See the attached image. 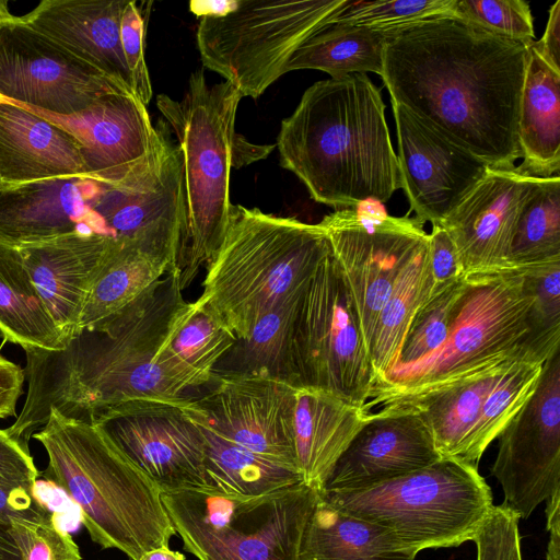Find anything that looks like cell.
Wrapping results in <instances>:
<instances>
[{
  "mask_svg": "<svg viewBox=\"0 0 560 560\" xmlns=\"http://www.w3.org/2000/svg\"><path fill=\"white\" fill-rule=\"evenodd\" d=\"M381 75L390 101L490 168L521 158L518 117L530 44L455 15L386 32Z\"/></svg>",
  "mask_w": 560,
  "mask_h": 560,
  "instance_id": "cell-1",
  "label": "cell"
},
{
  "mask_svg": "<svg viewBox=\"0 0 560 560\" xmlns=\"http://www.w3.org/2000/svg\"><path fill=\"white\" fill-rule=\"evenodd\" d=\"M184 302L175 269L112 317L66 337L61 349H25L27 396L7 433L28 446L51 409L89 421L131 400L192 397L160 360L170 320Z\"/></svg>",
  "mask_w": 560,
  "mask_h": 560,
  "instance_id": "cell-2",
  "label": "cell"
},
{
  "mask_svg": "<svg viewBox=\"0 0 560 560\" xmlns=\"http://www.w3.org/2000/svg\"><path fill=\"white\" fill-rule=\"evenodd\" d=\"M276 147L311 197L337 210L386 202L401 188L381 90L364 73L311 85L282 120Z\"/></svg>",
  "mask_w": 560,
  "mask_h": 560,
  "instance_id": "cell-3",
  "label": "cell"
},
{
  "mask_svg": "<svg viewBox=\"0 0 560 560\" xmlns=\"http://www.w3.org/2000/svg\"><path fill=\"white\" fill-rule=\"evenodd\" d=\"M32 438L48 457L44 477L75 502L93 542L131 560L170 546L176 533L162 491L96 423L51 409Z\"/></svg>",
  "mask_w": 560,
  "mask_h": 560,
  "instance_id": "cell-4",
  "label": "cell"
},
{
  "mask_svg": "<svg viewBox=\"0 0 560 560\" xmlns=\"http://www.w3.org/2000/svg\"><path fill=\"white\" fill-rule=\"evenodd\" d=\"M465 276V290L443 345L424 360L376 383L364 408L381 398L506 360L542 364L560 349V329L550 327L538 313L524 270Z\"/></svg>",
  "mask_w": 560,
  "mask_h": 560,
  "instance_id": "cell-5",
  "label": "cell"
},
{
  "mask_svg": "<svg viewBox=\"0 0 560 560\" xmlns=\"http://www.w3.org/2000/svg\"><path fill=\"white\" fill-rule=\"evenodd\" d=\"M330 247L318 223L233 205L198 300L244 338L264 314L306 288Z\"/></svg>",
  "mask_w": 560,
  "mask_h": 560,
  "instance_id": "cell-6",
  "label": "cell"
},
{
  "mask_svg": "<svg viewBox=\"0 0 560 560\" xmlns=\"http://www.w3.org/2000/svg\"><path fill=\"white\" fill-rule=\"evenodd\" d=\"M242 98L228 81L209 84L202 68L190 74L180 101L156 96L180 153L184 217L177 268L183 291L212 259L229 229L235 117Z\"/></svg>",
  "mask_w": 560,
  "mask_h": 560,
  "instance_id": "cell-7",
  "label": "cell"
},
{
  "mask_svg": "<svg viewBox=\"0 0 560 560\" xmlns=\"http://www.w3.org/2000/svg\"><path fill=\"white\" fill-rule=\"evenodd\" d=\"M330 505L377 524L416 552L472 540L493 505L478 467L442 457L387 482L350 492H318Z\"/></svg>",
  "mask_w": 560,
  "mask_h": 560,
  "instance_id": "cell-8",
  "label": "cell"
},
{
  "mask_svg": "<svg viewBox=\"0 0 560 560\" xmlns=\"http://www.w3.org/2000/svg\"><path fill=\"white\" fill-rule=\"evenodd\" d=\"M318 491L305 483L260 497L213 489L162 493L184 549L198 560H300Z\"/></svg>",
  "mask_w": 560,
  "mask_h": 560,
  "instance_id": "cell-9",
  "label": "cell"
},
{
  "mask_svg": "<svg viewBox=\"0 0 560 560\" xmlns=\"http://www.w3.org/2000/svg\"><path fill=\"white\" fill-rule=\"evenodd\" d=\"M348 0H240L211 2L197 13V47L205 68L240 94L258 98L287 73L296 49L328 24Z\"/></svg>",
  "mask_w": 560,
  "mask_h": 560,
  "instance_id": "cell-10",
  "label": "cell"
},
{
  "mask_svg": "<svg viewBox=\"0 0 560 560\" xmlns=\"http://www.w3.org/2000/svg\"><path fill=\"white\" fill-rule=\"evenodd\" d=\"M541 363L506 360L430 387L387 396L366 407L405 408L429 429L441 457L475 467L529 398Z\"/></svg>",
  "mask_w": 560,
  "mask_h": 560,
  "instance_id": "cell-11",
  "label": "cell"
},
{
  "mask_svg": "<svg viewBox=\"0 0 560 560\" xmlns=\"http://www.w3.org/2000/svg\"><path fill=\"white\" fill-rule=\"evenodd\" d=\"M294 355L299 386L324 389L364 408L374 384L373 369L354 303L331 247L303 293Z\"/></svg>",
  "mask_w": 560,
  "mask_h": 560,
  "instance_id": "cell-12",
  "label": "cell"
},
{
  "mask_svg": "<svg viewBox=\"0 0 560 560\" xmlns=\"http://www.w3.org/2000/svg\"><path fill=\"white\" fill-rule=\"evenodd\" d=\"M318 224L329 238L370 352L377 319L399 272L428 242L424 223L410 213L392 217L350 208L325 215Z\"/></svg>",
  "mask_w": 560,
  "mask_h": 560,
  "instance_id": "cell-13",
  "label": "cell"
},
{
  "mask_svg": "<svg viewBox=\"0 0 560 560\" xmlns=\"http://www.w3.org/2000/svg\"><path fill=\"white\" fill-rule=\"evenodd\" d=\"M188 398L131 400L98 411L89 422L162 493L210 489L205 440L185 410Z\"/></svg>",
  "mask_w": 560,
  "mask_h": 560,
  "instance_id": "cell-14",
  "label": "cell"
},
{
  "mask_svg": "<svg viewBox=\"0 0 560 560\" xmlns=\"http://www.w3.org/2000/svg\"><path fill=\"white\" fill-rule=\"evenodd\" d=\"M491 475L503 505L520 518L560 491V349L541 366L535 390L506 423Z\"/></svg>",
  "mask_w": 560,
  "mask_h": 560,
  "instance_id": "cell-15",
  "label": "cell"
},
{
  "mask_svg": "<svg viewBox=\"0 0 560 560\" xmlns=\"http://www.w3.org/2000/svg\"><path fill=\"white\" fill-rule=\"evenodd\" d=\"M120 91L129 92L21 16L13 15L0 26V96L52 114L73 115Z\"/></svg>",
  "mask_w": 560,
  "mask_h": 560,
  "instance_id": "cell-16",
  "label": "cell"
},
{
  "mask_svg": "<svg viewBox=\"0 0 560 560\" xmlns=\"http://www.w3.org/2000/svg\"><path fill=\"white\" fill-rule=\"evenodd\" d=\"M18 104L66 130L79 147L85 175L100 184H117L145 168L168 142L152 125L147 106L126 91L104 95L73 115Z\"/></svg>",
  "mask_w": 560,
  "mask_h": 560,
  "instance_id": "cell-17",
  "label": "cell"
},
{
  "mask_svg": "<svg viewBox=\"0 0 560 560\" xmlns=\"http://www.w3.org/2000/svg\"><path fill=\"white\" fill-rule=\"evenodd\" d=\"M401 188L415 218L438 225L490 168L392 102Z\"/></svg>",
  "mask_w": 560,
  "mask_h": 560,
  "instance_id": "cell-18",
  "label": "cell"
},
{
  "mask_svg": "<svg viewBox=\"0 0 560 560\" xmlns=\"http://www.w3.org/2000/svg\"><path fill=\"white\" fill-rule=\"evenodd\" d=\"M205 388L196 399L219 433L261 457L299 469L293 436L296 386L268 377L213 376Z\"/></svg>",
  "mask_w": 560,
  "mask_h": 560,
  "instance_id": "cell-19",
  "label": "cell"
},
{
  "mask_svg": "<svg viewBox=\"0 0 560 560\" xmlns=\"http://www.w3.org/2000/svg\"><path fill=\"white\" fill-rule=\"evenodd\" d=\"M433 438L411 410L381 407L340 455L318 492L368 489L428 467L439 459Z\"/></svg>",
  "mask_w": 560,
  "mask_h": 560,
  "instance_id": "cell-20",
  "label": "cell"
},
{
  "mask_svg": "<svg viewBox=\"0 0 560 560\" xmlns=\"http://www.w3.org/2000/svg\"><path fill=\"white\" fill-rule=\"evenodd\" d=\"M92 209L113 237L147 240L178 252L184 205L177 145L168 140L145 168L120 183L100 184Z\"/></svg>",
  "mask_w": 560,
  "mask_h": 560,
  "instance_id": "cell-21",
  "label": "cell"
},
{
  "mask_svg": "<svg viewBox=\"0 0 560 560\" xmlns=\"http://www.w3.org/2000/svg\"><path fill=\"white\" fill-rule=\"evenodd\" d=\"M540 178L489 168L441 221L465 275L510 268L508 256L524 202Z\"/></svg>",
  "mask_w": 560,
  "mask_h": 560,
  "instance_id": "cell-22",
  "label": "cell"
},
{
  "mask_svg": "<svg viewBox=\"0 0 560 560\" xmlns=\"http://www.w3.org/2000/svg\"><path fill=\"white\" fill-rule=\"evenodd\" d=\"M100 183L60 176L0 190V241L12 245L81 231L108 235L92 203Z\"/></svg>",
  "mask_w": 560,
  "mask_h": 560,
  "instance_id": "cell-23",
  "label": "cell"
},
{
  "mask_svg": "<svg viewBox=\"0 0 560 560\" xmlns=\"http://www.w3.org/2000/svg\"><path fill=\"white\" fill-rule=\"evenodd\" d=\"M113 236L72 232L15 245L57 327L74 332L84 299Z\"/></svg>",
  "mask_w": 560,
  "mask_h": 560,
  "instance_id": "cell-24",
  "label": "cell"
},
{
  "mask_svg": "<svg viewBox=\"0 0 560 560\" xmlns=\"http://www.w3.org/2000/svg\"><path fill=\"white\" fill-rule=\"evenodd\" d=\"M126 3L127 0H44L21 19L135 94L120 37Z\"/></svg>",
  "mask_w": 560,
  "mask_h": 560,
  "instance_id": "cell-25",
  "label": "cell"
},
{
  "mask_svg": "<svg viewBox=\"0 0 560 560\" xmlns=\"http://www.w3.org/2000/svg\"><path fill=\"white\" fill-rule=\"evenodd\" d=\"M85 176L79 147L62 128L0 96V178L4 186Z\"/></svg>",
  "mask_w": 560,
  "mask_h": 560,
  "instance_id": "cell-26",
  "label": "cell"
},
{
  "mask_svg": "<svg viewBox=\"0 0 560 560\" xmlns=\"http://www.w3.org/2000/svg\"><path fill=\"white\" fill-rule=\"evenodd\" d=\"M369 411L314 387L295 388L293 436L303 483L319 491Z\"/></svg>",
  "mask_w": 560,
  "mask_h": 560,
  "instance_id": "cell-27",
  "label": "cell"
},
{
  "mask_svg": "<svg viewBox=\"0 0 560 560\" xmlns=\"http://www.w3.org/2000/svg\"><path fill=\"white\" fill-rule=\"evenodd\" d=\"M177 255V249L167 245L113 237L86 293L74 331L92 327L127 307L167 272L178 269Z\"/></svg>",
  "mask_w": 560,
  "mask_h": 560,
  "instance_id": "cell-28",
  "label": "cell"
},
{
  "mask_svg": "<svg viewBox=\"0 0 560 560\" xmlns=\"http://www.w3.org/2000/svg\"><path fill=\"white\" fill-rule=\"evenodd\" d=\"M518 143L523 162L518 174L548 178L560 171V72L534 49L528 51L523 84Z\"/></svg>",
  "mask_w": 560,
  "mask_h": 560,
  "instance_id": "cell-29",
  "label": "cell"
},
{
  "mask_svg": "<svg viewBox=\"0 0 560 560\" xmlns=\"http://www.w3.org/2000/svg\"><path fill=\"white\" fill-rule=\"evenodd\" d=\"M235 335L202 302H184L170 320L160 349L166 372L186 390L207 387Z\"/></svg>",
  "mask_w": 560,
  "mask_h": 560,
  "instance_id": "cell-30",
  "label": "cell"
},
{
  "mask_svg": "<svg viewBox=\"0 0 560 560\" xmlns=\"http://www.w3.org/2000/svg\"><path fill=\"white\" fill-rule=\"evenodd\" d=\"M185 410L205 440L210 489L226 495L260 497L303 482L299 469L261 457L219 433L195 396L186 400Z\"/></svg>",
  "mask_w": 560,
  "mask_h": 560,
  "instance_id": "cell-31",
  "label": "cell"
},
{
  "mask_svg": "<svg viewBox=\"0 0 560 560\" xmlns=\"http://www.w3.org/2000/svg\"><path fill=\"white\" fill-rule=\"evenodd\" d=\"M417 553L384 527L343 512L318 494L300 560H415Z\"/></svg>",
  "mask_w": 560,
  "mask_h": 560,
  "instance_id": "cell-32",
  "label": "cell"
},
{
  "mask_svg": "<svg viewBox=\"0 0 560 560\" xmlns=\"http://www.w3.org/2000/svg\"><path fill=\"white\" fill-rule=\"evenodd\" d=\"M304 291L279 303L259 318L247 336L236 338L215 364L213 376L268 377L299 387L294 332Z\"/></svg>",
  "mask_w": 560,
  "mask_h": 560,
  "instance_id": "cell-33",
  "label": "cell"
},
{
  "mask_svg": "<svg viewBox=\"0 0 560 560\" xmlns=\"http://www.w3.org/2000/svg\"><path fill=\"white\" fill-rule=\"evenodd\" d=\"M0 332L24 350H59L65 337L48 313L15 245L0 241Z\"/></svg>",
  "mask_w": 560,
  "mask_h": 560,
  "instance_id": "cell-34",
  "label": "cell"
},
{
  "mask_svg": "<svg viewBox=\"0 0 560 560\" xmlns=\"http://www.w3.org/2000/svg\"><path fill=\"white\" fill-rule=\"evenodd\" d=\"M388 34L347 23L324 25L293 54L287 72L312 69L339 78L373 72L382 75Z\"/></svg>",
  "mask_w": 560,
  "mask_h": 560,
  "instance_id": "cell-35",
  "label": "cell"
},
{
  "mask_svg": "<svg viewBox=\"0 0 560 560\" xmlns=\"http://www.w3.org/2000/svg\"><path fill=\"white\" fill-rule=\"evenodd\" d=\"M431 289L427 242L399 272L377 319L369 352L374 384L395 364L408 325Z\"/></svg>",
  "mask_w": 560,
  "mask_h": 560,
  "instance_id": "cell-36",
  "label": "cell"
},
{
  "mask_svg": "<svg viewBox=\"0 0 560 560\" xmlns=\"http://www.w3.org/2000/svg\"><path fill=\"white\" fill-rule=\"evenodd\" d=\"M560 262V176L540 178L520 212L508 266L522 270Z\"/></svg>",
  "mask_w": 560,
  "mask_h": 560,
  "instance_id": "cell-37",
  "label": "cell"
},
{
  "mask_svg": "<svg viewBox=\"0 0 560 560\" xmlns=\"http://www.w3.org/2000/svg\"><path fill=\"white\" fill-rule=\"evenodd\" d=\"M465 285L466 276L431 294L420 304L404 335L395 364L382 378L424 360L443 345Z\"/></svg>",
  "mask_w": 560,
  "mask_h": 560,
  "instance_id": "cell-38",
  "label": "cell"
},
{
  "mask_svg": "<svg viewBox=\"0 0 560 560\" xmlns=\"http://www.w3.org/2000/svg\"><path fill=\"white\" fill-rule=\"evenodd\" d=\"M456 0L349 1L330 20L381 32H392L419 21L455 15Z\"/></svg>",
  "mask_w": 560,
  "mask_h": 560,
  "instance_id": "cell-39",
  "label": "cell"
},
{
  "mask_svg": "<svg viewBox=\"0 0 560 560\" xmlns=\"http://www.w3.org/2000/svg\"><path fill=\"white\" fill-rule=\"evenodd\" d=\"M10 534L21 560H81L79 546L62 530L40 503L30 512L11 517Z\"/></svg>",
  "mask_w": 560,
  "mask_h": 560,
  "instance_id": "cell-40",
  "label": "cell"
},
{
  "mask_svg": "<svg viewBox=\"0 0 560 560\" xmlns=\"http://www.w3.org/2000/svg\"><path fill=\"white\" fill-rule=\"evenodd\" d=\"M455 16L512 40L534 42L532 11L523 0H456Z\"/></svg>",
  "mask_w": 560,
  "mask_h": 560,
  "instance_id": "cell-41",
  "label": "cell"
},
{
  "mask_svg": "<svg viewBox=\"0 0 560 560\" xmlns=\"http://www.w3.org/2000/svg\"><path fill=\"white\" fill-rule=\"evenodd\" d=\"M152 4V1L127 0L120 25L121 45L133 93L145 106L153 94L144 56L145 28Z\"/></svg>",
  "mask_w": 560,
  "mask_h": 560,
  "instance_id": "cell-42",
  "label": "cell"
},
{
  "mask_svg": "<svg viewBox=\"0 0 560 560\" xmlns=\"http://www.w3.org/2000/svg\"><path fill=\"white\" fill-rule=\"evenodd\" d=\"M518 521L502 503L492 505L472 538L477 560H523Z\"/></svg>",
  "mask_w": 560,
  "mask_h": 560,
  "instance_id": "cell-43",
  "label": "cell"
},
{
  "mask_svg": "<svg viewBox=\"0 0 560 560\" xmlns=\"http://www.w3.org/2000/svg\"><path fill=\"white\" fill-rule=\"evenodd\" d=\"M428 268L432 281L431 294L465 276L452 238L439 224L432 225L429 234Z\"/></svg>",
  "mask_w": 560,
  "mask_h": 560,
  "instance_id": "cell-44",
  "label": "cell"
},
{
  "mask_svg": "<svg viewBox=\"0 0 560 560\" xmlns=\"http://www.w3.org/2000/svg\"><path fill=\"white\" fill-rule=\"evenodd\" d=\"M37 477L28 447L0 429V480L32 490Z\"/></svg>",
  "mask_w": 560,
  "mask_h": 560,
  "instance_id": "cell-45",
  "label": "cell"
},
{
  "mask_svg": "<svg viewBox=\"0 0 560 560\" xmlns=\"http://www.w3.org/2000/svg\"><path fill=\"white\" fill-rule=\"evenodd\" d=\"M24 381V370L0 354V419L16 417Z\"/></svg>",
  "mask_w": 560,
  "mask_h": 560,
  "instance_id": "cell-46",
  "label": "cell"
},
{
  "mask_svg": "<svg viewBox=\"0 0 560 560\" xmlns=\"http://www.w3.org/2000/svg\"><path fill=\"white\" fill-rule=\"evenodd\" d=\"M38 503L32 490L0 480V521L9 524L11 517L30 512Z\"/></svg>",
  "mask_w": 560,
  "mask_h": 560,
  "instance_id": "cell-47",
  "label": "cell"
},
{
  "mask_svg": "<svg viewBox=\"0 0 560 560\" xmlns=\"http://www.w3.org/2000/svg\"><path fill=\"white\" fill-rule=\"evenodd\" d=\"M537 54L556 71L560 72V1L549 9L548 22L542 37L533 42Z\"/></svg>",
  "mask_w": 560,
  "mask_h": 560,
  "instance_id": "cell-48",
  "label": "cell"
},
{
  "mask_svg": "<svg viewBox=\"0 0 560 560\" xmlns=\"http://www.w3.org/2000/svg\"><path fill=\"white\" fill-rule=\"evenodd\" d=\"M546 516L549 532L546 560H560V491L546 500Z\"/></svg>",
  "mask_w": 560,
  "mask_h": 560,
  "instance_id": "cell-49",
  "label": "cell"
},
{
  "mask_svg": "<svg viewBox=\"0 0 560 560\" xmlns=\"http://www.w3.org/2000/svg\"><path fill=\"white\" fill-rule=\"evenodd\" d=\"M0 560H21L11 534L10 525L0 521Z\"/></svg>",
  "mask_w": 560,
  "mask_h": 560,
  "instance_id": "cell-50",
  "label": "cell"
},
{
  "mask_svg": "<svg viewBox=\"0 0 560 560\" xmlns=\"http://www.w3.org/2000/svg\"><path fill=\"white\" fill-rule=\"evenodd\" d=\"M140 560H186V557L168 547H161L144 553Z\"/></svg>",
  "mask_w": 560,
  "mask_h": 560,
  "instance_id": "cell-51",
  "label": "cell"
},
{
  "mask_svg": "<svg viewBox=\"0 0 560 560\" xmlns=\"http://www.w3.org/2000/svg\"><path fill=\"white\" fill-rule=\"evenodd\" d=\"M12 16L13 14L9 10L8 2L0 0V26Z\"/></svg>",
  "mask_w": 560,
  "mask_h": 560,
  "instance_id": "cell-52",
  "label": "cell"
},
{
  "mask_svg": "<svg viewBox=\"0 0 560 560\" xmlns=\"http://www.w3.org/2000/svg\"><path fill=\"white\" fill-rule=\"evenodd\" d=\"M2 188H3V183H2V180H1V178H0V190H1Z\"/></svg>",
  "mask_w": 560,
  "mask_h": 560,
  "instance_id": "cell-53",
  "label": "cell"
}]
</instances>
